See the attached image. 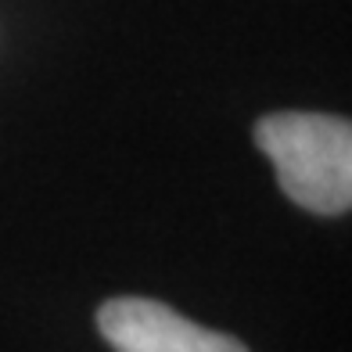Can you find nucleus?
<instances>
[{
  "instance_id": "obj_2",
  "label": "nucleus",
  "mask_w": 352,
  "mask_h": 352,
  "mask_svg": "<svg viewBox=\"0 0 352 352\" xmlns=\"http://www.w3.org/2000/svg\"><path fill=\"white\" fill-rule=\"evenodd\" d=\"M98 327L116 352H248L230 334L190 324L151 298H111L98 309Z\"/></svg>"
},
{
  "instance_id": "obj_1",
  "label": "nucleus",
  "mask_w": 352,
  "mask_h": 352,
  "mask_svg": "<svg viewBox=\"0 0 352 352\" xmlns=\"http://www.w3.org/2000/svg\"><path fill=\"white\" fill-rule=\"evenodd\" d=\"M255 144L274 162L287 198L316 216L352 205V126L324 111H274L255 126Z\"/></svg>"
}]
</instances>
